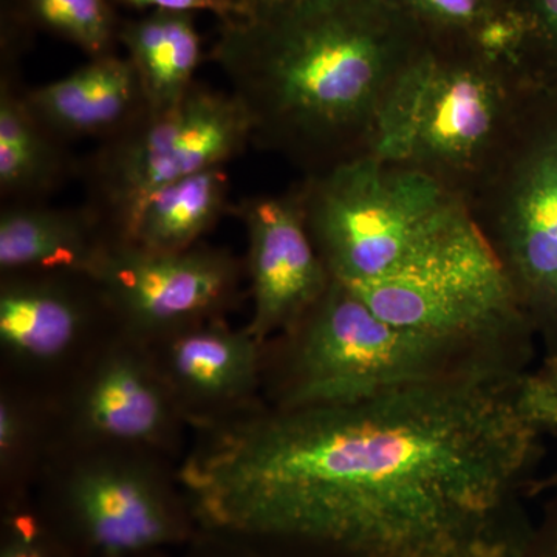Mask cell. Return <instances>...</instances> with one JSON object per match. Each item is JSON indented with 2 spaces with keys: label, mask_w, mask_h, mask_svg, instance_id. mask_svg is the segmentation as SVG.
I'll use <instances>...</instances> for the list:
<instances>
[{
  "label": "cell",
  "mask_w": 557,
  "mask_h": 557,
  "mask_svg": "<svg viewBox=\"0 0 557 557\" xmlns=\"http://www.w3.org/2000/svg\"><path fill=\"white\" fill-rule=\"evenodd\" d=\"M531 362L479 341L392 324L332 278L293 327L263 344L262 399L278 409L346 405L432 381L516 380Z\"/></svg>",
  "instance_id": "cell-3"
},
{
  "label": "cell",
  "mask_w": 557,
  "mask_h": 557,
  "mask_svg": "<svg viewBox=\"0 0 557 557\" xmlns=\"http://www.w3.org/2000/svg\"><path fill=\"white\" fill-rule=\"evenodd\" d=\"M515 408L520 420L539 435L557 434V392L541 369L528 370L515 387Z\"/></svg>",
  "instance_id": "cell-24"
},
{
  "label": "cell",
  "mask_w": 557,
  "mask_h": 557,
  "mask_svg": "<svg viewBox=\"0 0 557 557\" xmlns=\"http://www.w3.org/2000/svg\"><path fill=\"white\" fill-rule=\"evenodd\" d=\"M3 376L54 392L119 330L94 278L83 274L0 273Z\"/></svg>",
  "instance_id": "cell-11"
},
{
  "label": "cell",
  "mask_w": 557,
  "mask_h": 557,
  "mask_svg": "<svg viewBox=\"0 0 557 557\" xmlns=\"http://www.w3.org/2000/svg\"><path fill=\"white\" fill-rule=\"evenodd\" d=\"M225 166L189 175L153 194L139 212L131 240L149 251H185L201 244L230 211Z\"/></svg>",
  "instance_id": "cell-19"
},
{
  "label": "cell",
  "mask_w": 557,
  "mask_h": 557,
  "mask_svg": "<svg viewBox=\"0 0 557 557\" xmlns=\"http://www.w3.org/2000/svg\"><path fill=\"white\" fill-rule=\"evenodd\" d=\"M178 465L152 450L60 446L36 504L76 557L172 555L200 530Z\"/></svg>",
  "instance_id": "cell-6"
},
{
  "label": "cell",
  "mask_w": 557,
  "mask_h": 557,
  "mask_svg": "<svg viewBox=\"0 0 557 557\" xmlns=\"http://www.w3.org/2000/svg\"><path fill=\"white\" fill-rule=\"evenodd\" d=\"M113 7L138 11H189V13H211L219 21L237 16L236 7L231 0H109Z\"/></svg>",
  "instance_id": "cell-26"
},
{
  "label": "cell",
  "mask_w": 557,
  "mask_h": 557,
  "mask_svg": "<svg viewBox=\"0 0 557 557\" xmlns=\"http://www.w3.org/2000/svg\"><path fill=\"white\" fill-rule=\"evenodd\" d=\"M110 244L101 220L86 205L7 203L0 211V273L40 271L91 277Z\"/></svg>",
  "instance_id": "cell-15"
},
{
  "label": "cell",
  "mask_w": 557,
  "mask_h": 557,
  "mask_svg": "<svg viewBox=\"0 0 557 557\" xmlns=\"http://www.w3.org/2000/svg\"><path fill=\"white\" fill-rule=\"evenodd\" d=\"M180 557H293L262 547L256 542L219 531H197L193 541L182 549Z\"/></svg>",
  "instance_id": "cell-25"
},
{
  "label": "cell",
  "mask_w": 557,
  "mask_h": 557,
  "mask_svg": "<svg viewBox=\"0 0 557 557\" xmlns=\"http://www.w3.org/2000/svg\"><path fill=\"white\" fill-rule=\"evenodd\" d=\"M32 30L51 33L89 58L115 53L120 20L109 0H9Z\"/></svg>",
  "instance_id": "cell-20"
},
{
  "label": "cell",
  "mask_w": 557,
  "mask_h": 557,
  "mask_svg": "<svg viewBox=\"0 0 557 557\" xmlns=\"http://www.w3.org/2000/svg\"><path fill=\"white\" fill-rule=\"evenodd\" d=\"M3 64V62H2ZM75 172L67 141L33 112L10 64L0 79V196L7 203H38Z\"/></svg>",
  "instance_id": "cell-16"
},
{
  "label": "cell",
  "mask_w": 557,
  "mask_h": 557,
  "mask_svg": "<svg viewBox=\"0 0 557 557\" xmlns=\"http://www.w3.org/2000/svg\"><path fill=\"white\" fill-rule=\"evenodd\" d=\"M60 442L53 392L7 379L0 386V502L33 496Z\"/></svg>",
  "instance_id": "cell-18"
},
{
  "label": "cell",
  "mask_w": 557,
  "mask_h": 557,
  "mask_svg": "<svg viewBox=\"0 0 557 557\" xmlns=\"http://www.w3.org/2000/svg\"><path fill=\"white\" fill-rule=\"evenodd\" d=\"M431 42L479 46L491 25L508 13V0H395Z\"/></svg>",
  "instance_id": "cell-21"
},
{
  "label": "cell",
  "mask_w": 557,
  "mask_h": 557,
  "mask_svg": "<svg viewBox=\"0 0 557 557\" xmlns=\"http://www.w3.org/2000/svg\"><path fill=\"white\" fill-rule=\"evenodd\" d=\"M231 209L248 240L247 329L265 343L293 327L324 296L333 277L310 239L295 188L282 196L248 197Z\"/></svg>",
  "instance_id": "cell-12"
},
{
  "label": "cell",
  "mask_w": 557,
  "mask_h": 557,
  "mask_svg": "<svg viewBox=\"0 0 557 557\" xmlns=\"http://www.w3.org/2000/svg\"><path fill=\"white\" fill-rule=\"evenodd\" d=\"M557 494V468L544 478H536L530 486V498Z\"/></svg>",
  "instance_id": "cell-29"
},
{
  "label": "cell",
  "mask_w": 557,
  "mask_h": 557,
  "mask_svg": "<svg viewBox=\"0 0 557 557\" xmlns=\"http://www.w3.org/2000/svg\"><path fill=\"white\" fill-rule=\"evenodd\" d=\"M0 557H76L62 541L35 494L0 502Z\"/></svg>",
  "instance_id": "cell-22"
},
{
  "label": "cell",
  "mask_w": 557,
  "mask_h": 557,
  "mask_svg": "<svg viewBox=\"0 0 557 557\" xmlns=\"http://www.w3.org/2000/svg\"><path fill=\"white\" fill-rule=\"evenodd\" d=\"M249 145L251 129L236 98L196 83L174 108L146 109L100 141L83 166L84 205L112 242H129L153 194L197 172L225 166Z\"/></svg>",
  "instance_id": "cell-7"
},
{
  "label": "cell",
  "mask_w": 557,
  "mask_h": 557,
  "mask_svg": "<svg viewBox=\"0 0 557 557\" xmlns=\"http://www.w3.org/2000/svg\"><path fill=\"white\" fill-rule=\"evenodd\" d=\"M263 344L220 318L148 346L193 431L262 401Z\"/></svg>",
  "instance_id": "cell-13"
},
{
  "label": "cell",
  "mask_w": 557,
  "mask_h": 557,
  "mask_svg": "<svg viewBox=\"0 0 557 557\" xmlns=\"http://www.w3.org/2000/svg\"><path fill=\"white\" fill-rule=\"evenodd\" d=\"M152 557H172V555H159V556H152Z\"/></svg>",
  "instance_id": "cell-31"
},
{
  "label": "cell",
  "mask_w": 557,
  "mask_h": 557,
  "mask_svg": "<svg viewBox=\"0 0 557 557\" xmlns=\"http://www.w3.org/2000/svg\"><path fill=\"white\" fill-rule=\"evenodd\" d=\"M527 27L523 65L545 89L557 79V0H508Z\"/></svg>",
  "instance_id": "cell-23"
},
{
  "label": "cell",
  "mask_w": 557,
  "mask_h": 557,
  "mask_svg": "<svg viewBox=\"0 0 557 557\" xmlns=\"http://www.w3.org/2000/svg\"><path fill=\"white\" fill-rule=\"evenodd\" d=\"M549 94L516 148L472 201L545 357L557 354V106Z\"/></svg>",
  "instance_id": "cell-8"
},
{
  "label": "cell",
  "mask_w": 557,
  "mask_h": 557,
  "mask_svg": "<svg viewBox=\"0 0 557 557\" xmlns=\"http://www.w3.org/2000/svg\"><path fill=\"white\" fill-rule=\"evenodd\" d=\"M549 94L479 47L428 40L388 102L373 157L434 178L471 207Z\"/></svg>",
  "instance_id": "cell-4"
},
{
  "label": "cell",
  "mask_w": 557,
  "mask_h": 557,
  "mask_svg": "<svg viewBox=\"0 0 557 557\" xmlns=\"http://www.w3.org/2000/svg\"><path fill=\"white\" fill-rule=\"evenodd\" d=\"M53 394L58 448L143 449L178 461L188 448V421L152 350L120 330L110 333Z\"/></svg>",
  "instance_id": "cell-9"
},
{
  "label": "cell",
  "mask_w": 557,
  "mask_h": 557,
  "mask_svg": "<svg viewBox=\"0 0 557 557\" xmlns=\"http://www.w3.org/2000/svg\"><path fill=\"white\" fill-rule=\"evenodd\" d=\"M119 44L137 73L150 112L174 108L196 84L203 58L196 13L150 11L121 21Z\"/></svg>",
  "instance_id": "cell-17"
},
{
  "label": "cell",
  "mask_w": 557,
  "mask_h": 557,
  "mask_svg": "<svg viewBox=\"0 0 557 557\" xmlns=\"http://www.w3.org/2000/svg\"><path fill=\"white\" fill-rule=\"evenodd\" d=\"M244 276V263L225 248L159 252L126 242H112L91 274L115 327L146 344L228 317Z\"/></svg>",
  "instance_id": "cell-10"
},
{
  "label": "cell",
  "mask_w": 557,
  "mask_h": 557,
  "mask_svg": "<svg viewBox=\"0 0 557 557\" xmlns=\"http://www.w3.org/2000/svg\"><path fill=\"white\" fill-rule=\"evenodd\" d=\"M295 2L298 0H231V3L236 7L239 17L260 16V14L284 9Z\"/></svg>",
  "instance_id": "cell-28"
},
{
  "label": "cell",
  "mask_w": 557,
  "mask_h": 557,
  "mask_svg": "<svg viewBox=\"0 0 557 557\" xmlns=\"http://www.w3.org/2000/svg\"><path fill=\"white\" fill-rule=\"evenodd\" d=\"M295 190L319 258L348 287L420 269L478 226L434 178L373 156L304 177Z\"/></svg>",
  "instance_id": "cell-5"
},
{
  "label": "cell",
  "mask_w": 557,
  "mask_h": 557,
  "mask_svg": "<svg viewBox=\"0 0 557 557\" xmlns=\"http://www.w3.org/2000/svg\"><path fill=\"white\" fill-rule=\"evenodd\" d=\"M539 369L548 376L557 392V354L552 355V357H544V361L539 366Z\"/></svg>",
  "instance_id": "cell-30"
},
{
  "label": "cell",
  "mask_w": 557,
  "mask_h": 557,
  "mask_svg": "<svg viewBox=\"0 0 557 557\" xmlns=\"http://www.w3.org/2000/svg\"><path fill=\"white\" fill-rule=\"evenodd\" d=\"M426 44L395 0H298L220 21L211 60L252 145L309 177L373 156L388 102Z\"/></svg>",
  "instance_id": "cell-2"
},
{
  "label": "cell",
  "mask_w": 557,
  "mask_h": 557,
  "mask_svg": "<svg viewBox=\"0 0 557 557\" xmlns=\"http://www.w3.org/2000/svg\"><path fill=\"white\" fill-rule=\"evenodd\" d=\"M519 557H557V494H549Z\"/></svg>",
  "instance_id": "cell-27"
},
{
  "label": "cell",
  "mask_w": 557,
  "mask_h": 557,
  "mask_svg": "<svg viewBox=\"0 0 557 557\" xmlns=\"http://www.w3.org/2000/svg\"><path fill=\"white\" fill-rule=\"evenodd\" d=\"M25 98L36 116L67 143L102 141L146 110L137 73L116 51L90 58L69 75L25 90Z\"/></svg>",
  "instance_id": "cell-14"
},
{
  "label": "cell",
  "mask_w": 557,
  "mask_h": 557,
  "mask_svg": "<svg viewBox=\"0 0 557 557\" xmlns=\"http://www.w3.org/2000/svg\"><path fill=\"white\" fill-rule=\"evenodd\" d=\"M519 379L300 409L262 399L190 431L180 483L203 530L293 557H519L544 457L516 412Z\"/></svg>",
  "instance_id": "cell-1"
}]
</instances>
